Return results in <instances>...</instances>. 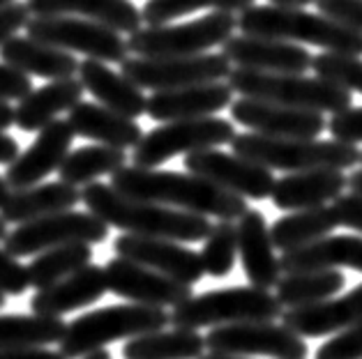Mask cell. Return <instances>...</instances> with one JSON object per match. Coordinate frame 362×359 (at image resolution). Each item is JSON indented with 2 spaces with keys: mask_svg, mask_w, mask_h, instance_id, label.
I'll return each mask as SVG.
<instances>
[{
  "mask_svg": "<svg viewBox=\"0 0 362 359\" xmlns=\"http://www.w3.org/2000/svg\"><path fill=\"white\" fill-rule=\"evenodd\" d=\"M5 297H7L5 293H0V309H3V306H5Z\"/></svg>",
  "mask_w": 362,
  "mask_h": 359,
  "instance_id": "57",
  "label": "cell"
},
{
  "mask_svg": "<svg viewBox=\"0 0 362 359\" xmlns=\"http://www.w3.org/2000/svg\"><path fill=\"white\" fill-rule=\"evenodd\" d=\"M270 3L279 7H307L314 5V0H270Z\"/></svg>",
  "mask_w": 362,
  "mask_h": 359,
  "instance_id": "52",
  "label": "cell"
},
{
  "mask_svg": "<svg viewBox=\"0 0 362 359\" xmlns=\"http://www.w3.org/2000/svg\"><path fill=\"white\" fill-rule=\"evenodd\" d=\"M0 359H67L63 353L47 348H19V350H0Z\"/></svg>",
  "mask_w": 362,
  "mask_h": 359,
  "instance_id": "48",
  "label": "cell"
},
{
  "mask_svg": "<svg viewBox=\"0 0 362 359\" xmlns=\"http://www.w3.org/2000/svg\"><path fill=\"white\" fill-rule=\"evenodd\" d=\"M281 272H312V269L349 267L362 274V238L358 235H328L314 244L284 251L279 256Z\"/></svg>",
  "mask_w": 362,
  "mask_h": 359,
  "instance_id": "29",
  "label": "cell"
},
{
  "mask_svg": "<svg viewBox=\"0 0 362 359\" xmlns=\"http://www.w3.org/2000/svg\"><path fill=\"white\" fill-rule=\"evenodd\" d=\"M360 162H362V159H360Z\"/></svg>",
  "mask_w": 362,
  "mask_h": 359,
  "instance_id": "59",
  "label": "cell"
},
{
  "mask_svg": "<svg viewBox=\"0 0 362 359\" xmlns=\"http://www.w3.org/2000/svg\"><path fill=\"white\" fill-rule=\"evenodd\" d=\"M339 226L337 212L332 205H321L312 209H300V212H288L279 217L275 224L270 226L272 242L275 249L293 251L307 244H314L323 238L332 235V231Z\"/></svg>",
  "mask_w": 362,
  "mask_h": 359,
  "instance_id": "32",
  "label": "cell"
},
{
  "mask_svg": "<svg viewBox=\"0 0 362 359\" xmlns=\"http://www.w3.org/2000/svg\"><path fill=\"white\" fill-rule=\"evenodd\" d=\"M330 136L341 143H362V107H351L332 116L328 122Z\"/></svg>",
  "mask_w": 362,
  "mask_h": 359,
  "instance_id": "44",
  "label": "cell"
},
{
  "mask_svg": "<svg viewBox=\"0 0 362 359\" xmlns=\"http://www.w3.org/2000/svg\"><path fill=\"white\" fill-rule=\"evenodd\" d=\"M238 30V16L213 12L201 19L178 25H146L127 37L129 54L136 58H189L203 56L210 49L224 47Z\"/></svg>",
  "mask_w": 362,
  "mask_h": 359,
  "instance_id": "8",
  "label": "cell"
},
{
  "mask_svg": "<svg viewBox=\"0 0 362 359\" xmlns=\"http://www.w3.org/2000/svg\"><path fill=\"white\" fill-rule=\"evenodd\" d=\"M254 5L256 0H148L146 7L141 10V16H144L146 25H166L173 19H180V16L197 10L243 14Z\"/></svg>",
  "mask_w": 362,
  "mask_h": 359,
  "instance_id": "38",
  "label": "cell"
},
{
  "mask_svg": "<svg viewBox=\"0 0 362 359\" xmlns=\"http://www.w3.org/2000/svg\"><path fill=\"white\" fill-rule=\"evenodd\" d=\"M74 136V129L67 120H54L51 125L44 127L28 150L21 152L7 166L5 180L12 191L35 187L54 171H60V166L69 154Z\"/></svg>",
  "mask_w": 362,
  "mask_h": 359,
  "instance_id": "18",
  "label": "cell"
},
{
  "mask_svg": "<svg viewBox=\"0 0 362 359\" xmlns=\"http://www.w3.org/2000/svg\"><path fill=\"white\" fill-rule=\"evenodd\" d=\"M206 336L197 329H160L129 339L122 346L125 359H201L206 355Z\"/></svg>",
  "mask_w": 362,
  "mask_h": 359,
  "instance_id": "33",
  "label": "cell"
},
{
  "mask_svg": "<svg viewBox=\"0 0 362 359\" xmlns=\"http://www.w3.org/2000/svg\"><path fill=\"white\" fill-rule=\"evenodd\" d=\"M10 3H14V0H0V7H5V5H10Z\"/></svg>",
  "mask_w": 362,
  "mask_h": 359,
  "instance_id": "58",
  "label": "cell"
},
{
  "mask_svg": "<svg viewBox=\"0 0 362 359\" xmlns=\"http://www.w3.org/2000/svg\"><path fill=\"white\" fill-rule=\"evenodd\" d=\"M65 320L56 316L7 313V316H0V350L44 348L51 343H60L65 336Z\"/></svg>",
  "mask_w": 362,
  "mask_h": 359,
  "instance_id": "35",
  "label": "cell"
},
{
  "mask_svg": "<svg viewBox=\"0 0 362 359\" xmlns=\"http://www.w3.org/2000/svg\"><path fill=\"white\" fill-rule=\"evenodd\" d=\"M316 359H362V320L325 341Z\"/></svg>",
  "mask_w": 362,
  "mask_h": 359,
  "instance_id": "41",
  "label": "cell"
},
{
  "mask_svg": "<svg viewBox=\"0 0 362 359\" xmlns=\"http://www.w3.org/2000/svg\"><path fill=\"white\" fill-rule=\"evenodd\" d=\"M233 154L266 166L270 171L305 173V171H346L362 159V150L353 143L319 141V138H270L261 134H238Z\"/></svg>",
  "mask_w": 362,
  "mask_h": 359,
  "instance_id": "4",
  "label": "cell"
},
{
  "mask_svg": "<svg viewBox=\"0 0 362 359\" xmlns=\"http://www.w3.org/2000/svg\"><path fill=\"white\" fill-rule=\"evenodd\" d=\"M171 322V313L157 306L144 304H113L67 322L60 353L67 359H83L104 346L120 339H136L160 331Z\"/></svg>",
  "mask_w": 362,
  "mask_h": 359,
  "instance_id": "5",
  "label": "cell"
},
{
  "mask_svg": "<svg viewBox=\"0 0 362 359\" xmlns=\"http://www.w3.org/2000/svg\"><path fill=\"white\" fill-rule=\"evenodd\" d=\"M33 16H78L102 25H109L116 32L141 30L144 16L129 0H25Z\"/></svg>",
  "mask_w": 362,
  "mask_h": 359,
  "instance_id": "24",
  "label": "cell"
},
{
  "mask_svg": "<svg viewBox=\"0 0 362 359\" xmlns=\"http://www.w3.org/2000/svg\"><path fill=\"white\" fill-rule=\"evenodd\" d=\"M16 111L10 107V102H0V131H7L14 125Z\"/></svg>",
  "mask_w": 362,
  "mask_h": 359,
  "instance_id": "50",
  "label": "cell"
},
{
  "mask_svg": "<svg viewBox=\"0 0 362 359\" xmlns=\"http://www.w3.org/2000/svg\"><path fill=\"white\" fill-rule=\"evenodd\" d=\"M81 203L111 229H120L122 233L141 235V238H162L187 244L206 240L213 231L208 217L122 196L111 185H102V182L83 187Z\"/></svg>",
  "mask_w": 362,
  "mask_h": 359,
  "instance_id": "2",
  "label": "cell"
},
{
  "mask_svg": "<svg viewBox=\"0 0 362 359\" xmlns=\"http://www.w3.org/2000/svg\"><path fill=\"white\" fill-rule=\"evenodd\" d=\"M201 359H250V357H233V355H217V353H208Z\"/></svg>",
  "mask_w": 362,
  "mask_h": 359,
  "instance_id": "54",
  "label": "cell"
},
{
  "mask_svg": "<svg viewBox=\"0 0 362 359\" xmlns=\"http://www.w3.org/2000/svg\"><path fill=\"white\" fill-rule=\"evenodd\" d=\"M284 306L270 291L256 286H233L194 295L171 311V322L182 329L226 327L243 322H275Z\"/></svg>",
  "mask_w": 362,
  "mask_h": 359,
  "instance_id": "7",
  "label": "cell"
},
{
  "mask_svg": "<svg viewBox=\"0 0 362 359\" xmlns=\"http://www.w3.org/2000/svg\"><path fill=\"white\" fill-rule=\"evenodd\" d=\"M346 276L339 269H312V272H293L281 276L275 288V297L286 309H303V306L321 304L337 295Z\"/></svg>",
  "mask_w": 362,
  "mask_h": 359,
  "instance_id": "34",
  "label": "cell"
},
{
  "mask_svg": "<svg viewBox=\"0 0 362 359\" xmlns=\"http://www.w3.org/2000/svg\"><path fill=\"white\" fill-rule=\"evenodd\" d=\"M67 122L72 125L76 136L95 141L97 145L118 147V150L136 147L141 143V138H144V129L139 127L136 120L120 116V113L95 102L76 104L69 111Z\"/></svg>",
  "mask_w": 362,
  "mask_h": 359,
  "instance_id": "27",
  "label": "cell"
},
{
  "mask_svg": "<svg viewBox=\"0 0 362 359\" xmlns=\"http://www.w3.org/2000/svg\"><path fill=\"white\" fill-rule=\"evenodd\" d=\"M86 87L78 78H60L33 90L28 97L16 107L14 125L21 131H42L56 120L58 113L72 111L76 104H81Z\"/></svg>",
  "mask_w": 362,
  "mask_h": 359,
  "instance_id": "31",
  "label": "cell"
},
{
  "mask_svg": "<svg viewBox=\"0 0 362 359\" xmlns=\"http://www.w3.org/2000/svg\"><path fill=\"white\" fill-rule=\"evenodd\" d=\"M349 187V178L344 171H305V173H288L277 180L272 189L270 200L275 207L286 212H300V209H312L321 205L334 203Z\"/></svg>",
  "mask_w": 362,
  "mask_h": 359,
  "instance_id": "23",
  "label": "cell"
},
{
  "mask_svg": "<svg viewBox=\"0 0 362 359\" xmlns=\"http://www.w3.org/2000/svg\"><path fill=\"white\" fill-rule=\"evenodd\" d=\"M226 83L233 87L240 97L259 99L281 107L303 109L314 113H337L353 107V97L349 90L323 81L319 76L305 74H270V72H254V69H233Z\"/></svg>",
  "mask_w": 362,
  "mask_h": 359,
  "instance_id": "6",
  "label": "cell"
},
{
  "mask_svg": "<svg viewBox=\"0 0 362 359\" xmlns=\"http://www.w3.org/2000/svg\"><path fill=\"white\" fill-rule=\"evenodd\" d=\"M337 212L339 226H346L351 231H358L362 235V196L360 194H344L332 203Z\"/></svg>",
  "mask_w": 362,
  "mask_h": 359,
  "instance_id": "47",
  "label": "cell"
},
{
  "mask_svg": "<svg viewBox=\"0 0 362 359\" xmlns=\"http://www.w3.org/2000/svg\"><path fill=\"white\" fill-rule=\"evenodd\" d=\"M83 359H111V353L109 350H97V353H93V355H88V357H83Z\"/></svg>",
  "mask_w": 362,
  "mask_h": 359,
  "instance_id": "55",
  "label": "cell"
},
{
  "mask_svg": "<svg viewBox=\"0 0 362 359\" xmlns=\"http://www.w3.org/2000/svg\"><path fill=\"white\" fill-rule=\"evenodd\" d=\"M238 226V256L250 284L263 291L277 288L281 281V262L275 256V242L259 209H247L235 221Z\"/></svg>",
  "mask_w": 362,
  "mask_h": 359,
  "instance_id": "21",
  "label": "cell"
},
{
  "mask_svg": "<svg viewBox=\"0 0 362 359\" xmlns=\"http://www.w3.org/2000/svg\"><path fill=\"white\" fill-rule=\"evenodd\" d=\"M231 118L254 134L270 138H316L328 129L323 113L240 97L231 104Z\"/></svg>",
  "mask_w": 362,
  "mask_h": 359,
  "instance_id": "17",
  "label": "cell"
},
{
  "mask_svg": "<svg viewBox=\"0 0 362 359\" xmlns=\"http://www.w3.org/2000/svg\"><path fill=\"white\" fill-rule=\"evenodd\" d=\"M0 60L16 67L23 74L42 76L49 81H60V78H74L78 74V60L74 54L49 44L37 42L28 35H14L0 47Z\"/></svg>",
  "mask_w": 362,
  "mask_h": 359,
  "instance_id": "28",
  "label": "cell"
},
{
  "mask_svg": "<svg viewBox=\"0 0 362 359\" xmlns=\"http://www.w3.org/2000/svg\"><path fill=\"white\" fill-rule=\"evenodd\" d=\"M281 320H284L281 325L303 339L339 334L362 320V284L337 300H325L321 304L303 306V309H288Z\"/></svg>",
  "mask_w": 362,
  "mask_h": 359,
  "instance_id": "22",
  "label": "cell"
},
{
  "mask_svg": "<svg viewBox=\"0 0 362 359\" xmlns=\"http://www.w3.org/2000/svg\"><path fill=\"white\" fill-rule=\"evenodd\" d=\"M238 30L252 37L309 44V47L323 49L325 54L362 56V32L344 28L321 12H307L305 7L254 5L238 14Z\"/></svg>",
  "mask_w": 362,
  "mask_h": 359,
  "instance_id": "3",
  "label": "cell"
},
{
  "mask_svg": "<svg viewBox=\"0 0 362 359\" xmlns=\"http://www.w3.org/2000/svg\"><path fill=\"white\" fill-rule=\"evenodd\" d=\"M30 288L28 267L21 265L7 249H0V293L23 295Z\"/></svg>",
  "mask_w": 362,
  "mask_h": 359,
  "instance_id": "43",
  "label": "cell"
},
{
  "mask_svg": "<svg viewBox=\"0 0 362 359\" xmlns=\"http://www.w3.org/2000/svg\"><path fill=\"white\" fill-rule=\"evenodd\" d=\"M104 274H107V286L113 295L129 300L132 304L144 306H157V309H166V306H178L194 297L192 286L180 284L175 279H169L155 269H148L139 262H132L127 258H111L104 265Z\"/></svg>",
  "mask_w": 362,
  "mask_h": 359,
  "instance_id": "15",
  "label": "cell"
},
{
  "mask_svg": "<svg viewBox=\"0 0 362 359\" xmlns=\"http://www.w3.org/2000/svg\"><path fill=\"white\" fill-rule=\"evenodd\" d=\"M314 7L344 28L362 32V0H314Z\"/></svg>",
  "mask_w": 362,
  "mask_h": 359,
  "instance_id": "42",
  "label": "cell"
},
{
  "mask_svg": "<svg viewBox=\"0 0 362 359\" xmlns=\"http://www.w3.org/2000/svg\"><path fill=\"white\" fill-rule=\"evenodd\" d=\"M78 81L102 107L116 111L120 116L134 120L148 113V97L144 90L136 83H132L122 72H113L102 60L86 58L78 65Z\"/></svg>",
  "mask_w": 362,
  "mask_h": 359,
  "instance_id": "26",
  "label": "cell"
},
{
  "mask_svg": "<svg viewBox=\"0 0 362 359\" xmlns=\"http://www.w3.org/2000/svg\"><path fill=\"white\" fill-rule=\"evenodd\" d=\"M210 353L233 357L305 359L309 346L303 336L277 322H243V325L213 327L206 336Z\"/></svg>",
  "mask_w": 362,
  "mask_h": 359,
  "instance_id": "13",
  "label": "cell"
},
{
  "mask_svg": "<svg viewBox=\"0 0 362 359\" xmlns=\"http://www.w3.org/2000/svg\"><path fill=\"white\" fill-rule=\"evenodd\" d=\"M109 238V226L93 212H67L49 214L35 221L21 224L5 238V249L12 256H35L65 244H100Z\"/></svg>",
  "mask_w": 362,
  "mask_h": 359,
  "instance_id": "11",
  "label": "cell"
},
{
  "mask_svg": "<svg viewBox=\"0 0 362 359\" xmlns=\"http://www.w3.org/2000/svg\"><path fill=\"white\" fill-rule=\"evenodd\" d=\"M81 200V191L67 182H44L28 189H16L0 207L5 224H28L35 219L67 212Z\"/></svg>",
  "mask_w": 362,
  "mask_h": 359,
  "instance_id": "30",
  "label": "cell"
},
{
  "mask_svg": "<svg viewBox=\"0 0 362 359\" xmlns=\"http://www.w3.org/2000/svg\"><path fill=\"white\" fill-rule=\"evenodd\" d=\"M231 104L233 87L224 81H217L153 92L148 97V116L157 122L197 120L215 116L222 109H231Z\"/></svg>",
  "mask_w": 362,
  "mask_h": 359,
  "instance_id": "20",
  "label": "cell"
},
{
  "mask_svg": "<svg viewBox=\"0 0 362 359\" xmlns=\"http://www.w3.org/2000/svg\"><path fill=\"white\" fill-rule=\"evenodd\" d=\"M222 54L240 69L270 74H305L314 63V56L300 44L252 35H233L222 47Z\"/></svg>",
  "mask_w": 362,
  "mask_h": 359,
  "instance_id": "19",
  "label": "cell"
},
{
  "mask_svg": "<svg viewBox=\"0 0 362 359\" xmlns=\"http://www.w3.org/2000/svg\"><path fill=\"white\" fill-rule=\"evenodd\" d=\"M107 291L109 286L104 267L88 265L78 269L76 274L63 279V281L35 293L30 300V311L40 313V316L60 318L69 311L83 309V306H90L93 302L102 300Z\"/></svg>",
  "mask_w": 362,
  "mask_h": 359,
  "instance_id": "25",
  "label": "cell"
},
{
  "mask_svg": "<svg viewBox=\"0 0 362 359\" xmlns=\"http://www.w3.org/2000/svg\"><path fill=\"white\" fill-rule=\"evenodd\" d=\"M10 194H12V187L7 185V180L3 178V175H0V207H3L5 200L10 198Z\"/></svg>",
  "mask_w": 362,
  "mask_h": 359,
  "instance_id": "53",
  "label": "cell"
},
{
  "mask_svg": "<svg viewBox=\"0 0 362 359\" xmlns=\"http://www.w3.org/2000/svg\"><path fill=\"white\" fill-rule=\"evenodd\" d=\"M185 169L187 173L206 178L215 182L217 187L231 191L235 196L266 200L272 196L277 180L266 166L245 159L240 154L222 152L219 147L215 150H201L185 157Z\"/></svg>",
  "mask_w": 362,
  "mask_h": 359,
  "instance_id": "14",
  "label": "cell"
},
{
  "mask_svg": "<svg viewBox=\"0 0 362 359\" xmlns=\"http://www.w3.org/2000/svg\"><path fill=\"white\" fill-rule=\"evenodd\" d=\"M132 83L153 92L175 90L203 83H217L231 76L233 67L224 54H203L189 58H127L120 65Z\"/></svg>",
  "mask_w": 362,
  "mask_h": 359,
  "instance_id": "12",
  "label": "cell"
},
{
  "mask_svg": "<svg viewBox=\"0 0 362 359\" xmlns=\"http://www.w3.org/2000/svg\"><path fill=\"white\" fill-rule=\"evenodd\" d=\"M111 187L122 196L178 207L201 217H217V221H238L250 209L243 196H235L194 173L125 166L111 175Z\"/></svg>",
  "mask_w": 362,
  "mask_h": 359,
  "instance_id": "1",
  "label": "cell"
},
{
  "mask_svg": "<svg viewBox=\"0 0 362 359\" xmlns=\"http://www.w3.org/2000/svg\"><path fill=\"white\" fill-rule=\"evenodd\" d=\"M238 258V226L235 221H217L203 240L201 260L206 274L222 279L233 272Z\"/></svg>",
  "mask_w": 362,
  "mask_h": 359,
  "instance_id": "39",
  "label": "cell"
},
{
  "mask_svg": "<svg viewBox=\"0 0 362 359\" xmlns=\"http://www.w3.org/2000/svg\"><path fill=\"white\" fill-rule=\"evenodd\" d=\"M127 166L125 150L109 145H86L78 150L69 152L67 159L60 166V180L74 187H88L93 185L102 175H113Z\"/></svg>",
  "mask_w": 362,
  "mask_h": 359,
  "instance_id": "36",
  "label": "cell"
},
{
  "mask_svg": "<svg viewBox=\"0 0 362 359\" xmlns=\"http://www.w3.org/2000/svg\"><path fill=\"white\" fill-rule=\"evenodd\" d=\"M349 189L353 191V194H360L362 196V169L349 175Z\"/></svg>",
  "mask_w": 362,
  "mask_h": 359,
  "instance_id": "51",
  "label": "cell"
},
{
  "mask_svg": "<svg viewBox=\"0 0 362 359\" xmlns=\"http://www.w3.org/2000/svg\"><path fill=\"white\" fill-rule=\"evenodd\" d=\"M314 74L344 87L349 92L362 95V58L358 56H339V54H319L312 63Z\"/></svg>",
  "mask_w": 362,
  "mask_h": 359,
  "instance_id": "40",
  "label": "cell"
},
{
  "mask_svg": "<svg viewBox=\"0 0 362 359\" xmlns=\"http://www.w3.org/2000/svg\"><path fill=\"white\" fill-rule=\"evenodd\" d=\"M116 256L139 262L148 269H155L169 279H175L180 284L194 286L199 284L206 267H203L201 253L189 247H182L180 242L162 240V238H141V235H120L113 242Z\"/></svg>",
  "mask_w": 362,
  "mask_h": 359,
  "instance_id": "16",
  "label": "cell"
},
{
  "mask_svg": "<svg viewBox=\"0 0 362 359\" xmlns=\"http://www.w3.org/2000/svg\"><path fill=\"white\" fill-rule=\"evenodd\" d=\"M33 92V81L28 74L19 72L16 67L0 63V102L25 99Z\"/></svg>",
  "mask_w": 362,
  "mask_h": 359,
  "instance_id": "45",
  "label": "cell"
},
{
  "mask_svg": "<svg viewBox=\"0 0 362 359\" xmlns=\"http://www.w3.org/2000/svg\"><path fill=\"white\" fill-rule=\"evenodd\" d=\"M235 127L224 118H197V120H175L164 122L141 138V143L132 152V162L139 169H157L160 164L173 159L178 154H192L201 150L231 145L235 138Z\"/></svg>",
  "mask_w": 362,
  "mask_h": 359,
  "instance_id": "9",
  "label": "cell"
},
{
  "mask_svg": "<svg viewBox=\"0 0 362 359\" xmlns=\"http://www.w3.org/2000/svg\"><path fill=\"white\" fill-rule=\"evenodd\" d=\"M25 35L49 47L69 54H83L86 58L102 63L122 65L129 54L127 39L120 32L78 16H30Z\"/></svg>",
  "mask_w": 362,
  "mask_h": 359,
  "instance_id": "10",
  "label": "cell"
},
{
  "mask_svg": "<svg viewBox=\"0 0 362 359\" xmlns=\"http://www.w3.org/2000/svg\"><path fill=\"white\" fill-rule=\"evenodd\" d=\"M28 21H30V10L25 3L14 0V3L0 7V47L7 39H12L21 28H25Z\"/></svg>",
  "mask_w": 362,
  "mask_h": 359,
  "instance_id": "46",
  "label": "cell"
},
{
  "mask_svg": "<svg viewBox=\"0 0 362 359\" xmlns=\"http://www.w3.org/2000/svg\"><path fill=\"white\" fill-rule=\"evenodd\" d=\"M88 265H93L90 244H65V247L49 249L40 253L28 265L30 286L44 291V288L63 281Z\"/></svg>",
  "mask_w": 362,
  "mask_h": 359,
  "instance_id": "37",
  "label": "cell"
},
{
  "mask_svg": "<svg viewBox=\"0 0 362 359\" xmlns=\"http://www.w3.org/2000/svg\"><path fill=\"white\" fill-rule=\"evenodd\" d=\"M7 235H10V233H7V224H5V219L0 217V240L5 242V238H7Z\"/></svg>",
  "mask_w": 362,
  "mask_h": 359,
  "instance_id": "56",
  "label": "cell"
},
{
  "mask_svg": "<svg viewBox=\"0 0 362 359\" xmlns=\"http://www.w3.org/2000/svg\"><path fill=\"white\" fill-rule=\"evenodd\" d=\"M19 154L21 152H19V143H16V138L7 134V131H0V164L10 166Z\"/></svg>",
  "mask_w": 362,
  "mask_h": 359,
  "instance_id": "49",
  "label": "cell"
}]
</instances>
